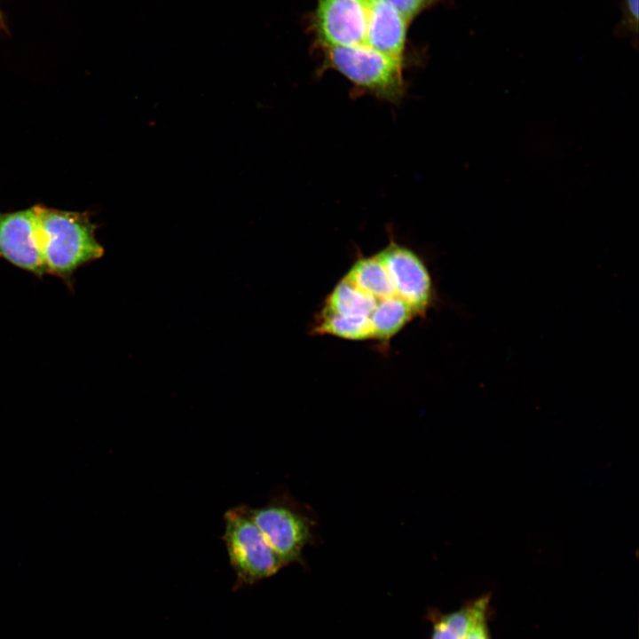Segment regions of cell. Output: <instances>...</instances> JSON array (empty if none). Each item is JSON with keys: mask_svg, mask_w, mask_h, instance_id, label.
<instances>
[{"mask_svg": "<svg viewBox=\"0 0 639 639\" xmlns=\"http://www.w3.org/2000/svg\"><path fill=\"white\" fill-rule=\"evenodd\" d=\"M622 19L618 25L619 35H638V0H621Z\"/></svg>", "mask_w": 639, "mask_h": 639, "instance_id": "cell-10", "label": "cell"}, {"mask_svg": "<svg viewBox=\"0 0 639 639\" xmlns=\"http://www.w3.org/2000/svg\"><path fill=\"white\" fill-rule=\"evenodd\" d=\"M437 300L430 272L411 248L390 242L355 261L324 299L312 333L386 349Z\"/></svg>", "mask_w": 639, "mask_h": 639, "instance_id": "cell-1", "label": "cell"}, {"mask_svg": "<svg viewBox=\"0 0 639 639\" xmlns=\"http://www.w3.org/2000/svg\"><path fill=\"white\" fill-rule=\"evenodd\" d=\"M36 207L38 243L46 272L71 288L75 272L104 254L96 238L97 225L87 212Z\"/></svg>", "mask_w": 639, "mask_h": 639, "instance_id": "cell-2", "label": "cell"}, {"mask_svg": "<svg viewBox=\"0 0 639 639\" xmlns=\"http://www.w3.org/2000/svg\"><path fill=\"white\" fill-rule=\"evenodd\" d=\"M394 7L410 24L419 14L440 0H384Z\"/></svg>", "mask_w": 639, "mask_h": 639, "instance_id": "cell-11", "label": "cell"}, {"mask_svg": "<svg viewBox=\"0 0 639 639\" xmlns=\"http://www.w3.org/2000/svg\"><path fill=\"white\" fill-rule=\"evenodd\" d=\"M489 612L481 615L472 624L464 639H492L488 627Z\"/></svg>", "mask_w": 639, "mask_h": 639, "instance_id": "cell-12", "label": "cell"}, {"mask_svg": "<svg viewBox=\"0 0 639 639\" xmlns=\"http://www.w3.org/2000/svg\"><path fill=\"white\" fill-rule=\"evenodd\" d=\"M0 258L38 278L47 274L38 243L36 205L0 212Z\"/></svg>", "mask_w": 639, "mask_h": 639, "instance_id": "cell-7", "label": "cell"}, {"mask_svg": "<svg viewBox=\"0 0 639 639\" xmlns=\"http://www.w3.org/2000/svg\"><path fill=\"white\" fill-rule=\"evenodd\" d=\"M372 0H317L311 28L319 48L366 45Z\"/></svg>", "mask_w": 639, "mask_h": 639, "instance_id": "cell-6", "label": "cell"}, {"mask_svg": "<svg viewBox=\"0 0 639 639\" xmlns=\"http://www.w3.org/2000/svg\"><path fill=\"white\" fill-rule=\"evenodd\" d=\"M490 601L491 594L486 593L447 613L431 608L427 611L432 627L430 639H464L476 619L489 612Z\"/></svg>", "mask_w": 639, "mask_h": 639, "instance_id": "cell-9", "label": "cell"}, {"mask_svg": "<svg viewBox=\"0 0 639 639\" xmlns=\"http://www.w3.org/2000/svg\"><path fill=\"white\" fill-rule=\"evenodd\" d=\"M320 50L324 67L337 71L362 92L394 103L403 98L405 62L367 45L323 47Z\"/></svg>", "mask_w": 639, "mask_h": 639, "instance_id": "cell-4", "label": "cell"}, {"mask_svg": "<svg viewBox=\"0 0 639 639\" xmlns=\"http://www.w3.org/2000/svg\"><path fill=\"white\" fill-rule=\"evenodd\" d=\"M224 522L222 540L235 575L233 590L252 587L275 575L285 566L247 514L243 504L227 509Z\"/></svg>", "mask_w": 639, "mask_h": 639, "instance_id": "cell-3", "label": "cell"}, {"mask_svg": "<svg viewBox=\"0 0 639 639\" xmlns=\"http://www.w3.org/2000/svg\"><path fill=\"white\" fill-rule=\"evenodd\" d=\"M244 509L285 566L304 563L302 552L313 540V522L289 498L276 495L263 507Z\"/></svg>", "mask_w": 639, "mask_h": 639, "instance_id": "cell-5", "label": "cell"}, {"mask_svg": "<svg viewBox=\"0 0 639 639\" xmlns=\"http://www.w3.org/2000/svg\"><path fill=\"white\" fill-rule=\"evenodd\" d=\"M0 20H1V13H0Z\"/></svg>", "mask_w": 639, "mask_h": 639, "instance_id": "cell-13", "label": "cell"}, {"mask_svg": "<svg viewBox=\"0 0 639 639\" xmlns=\"http://www.w3.org/2000/svg\"><path fill=\"white\" fill-rule=\"evenodd\" d=\"M409 23L384 0H372L366 45L405 62Z\"/></svg>", "mask_w": 639, "mask_h": 639, "instance_id": "cell-8", "label": "cell"}]
</instances>
